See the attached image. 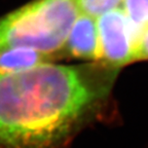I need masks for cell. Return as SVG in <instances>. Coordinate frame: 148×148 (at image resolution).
I'll return each instance as SVG.
<instances>
[{
    "mask_svg": "<svg viewBox=\"0 0 148 148\" xmlns=\"http://www.w3.org/2000/svg\"><path fill=\"white\" fill-rule=\"evenodd\" d=\"M114 73L44 62L0 74V145L53 148L109 90Z\"/></svg>",
    "mask_w": 148,
    "mask_h": 148,
    "instance_id": "6da1fadb",
    "label": "cell"
},
{
    "mask_svg": "<svg viewBox=\"0 0 148 148\" xmlns=\"http://www.w3.org/2000/svg\"><path fill=\"white\" fill-rule=\"evenodd\" d=\"M76 0H35L0 18V49L31 47L47 57L63 51L79 16Z\"/></svg>",
    "mask_w": 148,
    "mask_h": 148,
    "instance_id": "7a4b0ae2",
    "label": "cell"
},
{
    "mask_svg": "<svg viewBox=\"0 0 148 148\" xmlns=\"http://www.w3.org/2000/svg\"><path fill=\"white\" fill-rule=\"evenodd\" d=\"M99 61L108 67H119L137 60L141 31L123 9H111L97 18Z\"/></svg>",
    "mask_w": 148,
    "mask_h": 148,
    "instance_id": "3957f363",
    "label": "cell"
},
{
    "mask_svg": "<svg viewBox=\"0 0 148 148\" xmlns=\"http://www.w3.org/2000/svg\"><path fill=\"white\" fill-rule=\"evenodd\" d=\"M64 49L73 58L99 61V37L96 18L79 14L69 32Z\"/></svg>",
    "mask_w": 148,
    "mask_h": 148,
    "instance_id": "277c9868",
    "label": "cell"
},
{
    "mask_svg": "<svg viewBox=\"0 0 148 148\" xmlns=\"http://www.w3.org/2000/svg\"><path fill=\"white\" fill-rule=\"evenodd\" d=\"M49 57L26 46H12L0 49V74L26 71L47 62Z\"/></svg>",
    "mask_w": 148,
    "mask_h": 148,
    "instance_id": "5b68a950",
    "label": "cell"
},
{
    "mask_svg": "<svg viewBox=\"0 0 148 148\" xmlns=\"http://www.w3.org/2000/svg\"><path fill=\"white\" fill-rule=\"evenodd\" d=\"M123 10L132 23L141 31L148 26V0H123Z\"/></svg>",
    "mask_w": 148,
    "mask_h": 148,
    "instance_id": "8992f818",
    "label": "cell"
},
{
    "mask_svg": "<svg viewBox=\"0 0 148 148\" xmlns=\"http://www.w3.org/2000/svg\"><path fill=\"white\" fill-rule=\"evenodd\" d=\"M80 14L99 18L111 9L120 7L123 0H76Z\"/></svg>",
    "mask_w": 148,
    "mask_h": 148,
    "instance_id": "52a82bcc",
    "label": "cell"
},
{
    "mask_svg": "<svg viewBox=\"0 0 148 148\" xmlns=\"http://www.w3.org/2000/svg\"><path fill=\"white\" fill-rule=\"evenodd\" d=\"M148 60V26L142 29L138 40L137 47V60Z\"/></svg>",
    "mask_w": 148,
    "mask_h": 148,
    "instance_id": "ba28073f",
    "label": "cell"
}]
</instances>
